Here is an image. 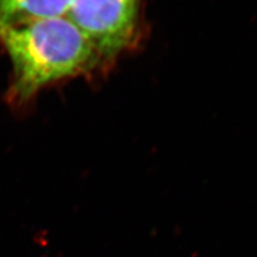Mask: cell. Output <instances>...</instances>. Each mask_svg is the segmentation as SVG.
Returning <instances> with one entry per match:
<instances>
[{"instance_id":"6da1fadb","label":"cell","mask_w":257,"mask_h":257,"mask_svg":"<svg viewBox=\"0 0 257 257\" xmlns=\"http://www.w3.org/2000/svg\"><path fill=\"white\" fill-rule=\"evenodd\" d=\"M12 72L7 101L20 107L48 85L78 75L96 59L92 43L68 16L0 29Z\"/></svg>"},{"instance_id":"7a4b0ae2","label":"cell","mask_w":257,"mask_h":257,"mask_svg":"<svg viewBox=\"0 0 257 257\" xmlns=\"http://www.w3.org/2000/svg\"><path fill=\"white\" fill-rule=\"evenodd\" d=\"M139 0H72L68 18L89 39L95 52L111 56L133 36Z\"/></svg>"},{"instance_id":"3957f363","label":"cell","mask_w":257,"mask_h":257,"mask_svg":"<svg viewBox=\"0 0 257 257\" xmlns=\"http://www.w3.org/2000/svg\"><path fill=\"white\" fill-rule=\"evenodd\" d=\"M72 0H0V29L67 16Z\"/></svg>"}]
</instances>
